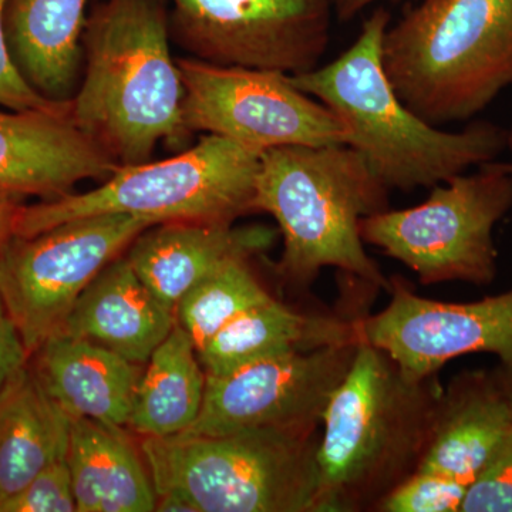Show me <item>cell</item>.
Returning <instances> with one entry per match:
<instances>
[{
  "label": "cell",
  "instance_id": "obj_1",
  "mask_svg": "<svg viewBox=\"0 0 512 512\" xmlns=\"http://www.w3.org/2000/svg\"><path fill=\"white\" fill-rule=\"evenodd\" d=\"M170 40L167 0H97L87 15L70 116L119 165L147 163L161 141L180 148L192 136Z\"/></svg>",
  "mask_w": 512,
  "mask_h": 512
},
{
  "label": "cell",
  "instance_id": "obj_2",
  "mask_svg": "<svg viewBox=\"0 0 512 512\" xmlns=\"http://www.w3.org/2000/svg\"><path fill=\"white\" fill-rule=\"evenodd\" d=\"M443 390L439 375L414 376L360 336L323 413L313 512H376L419 470Z\"/></svg>",
  "mask_w": 512,
  "mask_h": 512
},
{
  "label": "cell",
  "instance_id": "obj_3",
  "mask_svg": "<svg viewBox=\"0 0 512 512\" xmlns=\"http://www.w3.org/2000/svg\"><path fill=\"white\" fill-rule=\"evenodd\" d=\"M390 23L389 10L379 6L348 50L325 66L291 76L293 84L338 116L348 131L346 144L390 191L433 188L497 160L508 148L507 128L474 121L461 131L441 130L399 99L382 63Z\"/></svg>",
  "mask_w": 512,
  "mask_h": 512
},
{
  "label": "cell",
  "instance_id": "obj_4",
  "mask_svg": "<svg viewBox=\"0 0 512 512\" xmlns=\"http://www.w3.org/2000/svg\"><path fill=\"white\" fill-rule=\"evenodd\" d=\"M390 190L348 144L284 146L261 153L254 210L275 218L284 238L282 281L308 288L323 268L389 289L367 255L360 222L389 210Z\"/></svg>",
  "mask_w": 512,
  "mask_h": 512
},
{
  "label": "cell",
  "instance_id": "obj_5",
  "mask_svg": "<svg viewBox=\"0 0 512 512\" xmlns=\"http://www.w3.org/2000/svg\"><path fill=\"white\" fill-rule=\"evenodd\" d=\"M382 63L421 120H471L512 87V0H421L384 32Z\"/></svg>",
  "mask_w": 512,
  "mask_h": 512
},
{
  "label": "cell",
  "instance_id": "obj_6",
  "mask_svg": "<svg viewBox=\"0 0 512 512\" xmlns=\"http://www.w3.org/2000/svg\"><path fill=\"white\" fill-rule=\"evenodd\" d=\"M319 429H248L140 440L156 494L194 512H313Z\"/></svg>",
  "mask_w": 512,
  "mask_h": 512
},
{
  "label": "cell",
  "instance_id": "obj_7",
  "mask_svg": "<svg viewBox=\"0 0 512 512\" xmlns=\"http://www.w3.org/2000/svg\"><path fill=\"white\" fill-rule=\"evenodd\" d=\"M259 165V151L204 134L194 146L167 160L120 165L94 190L20 205L13 235L33 237L63 222L100 214L137 215L157 224H234L255 212Z\"/></svg>",
  "mask_w": 512,
  "mask_h": 512
},
{
  "label": "cell",
  "instance_id": "obj_8",
  "mask_svg": "<svg viewBox=\"0 0 512 512\" xmlns=\"http://www.w3.org/2000/svg\"><path fill=\"white\" fill-rule=\"evenodd\" d=\"M511 208L512 174L490 161L434 185L423 204L366 217L360 234L416 272L423 285H490L497 275L494 228Z\"/></svg>",
  "mask_w": 512,
  "mask_h": 512
},
{
  "label": "cell",
  "instance_id": "obj_9",
  "mask_svg": "<svg viewBox=\"0 0 512 512\" xmlns=\"http://www.w3.org/2000/svg\"><path fill=\"white\" fill-rule=\"evenodd\" d=\"M157 222L100 214L63 222L0 248V289L10 320L32 356L55 335L90 282Z\"/></svg>",
  "mask_w": 512,
  "mask_h": 512
},
{
  "label": "cell",
  "instance_id": "obj_10",
  "mask_svg": "<svg viewBox=\"0 0 512 512\" xmlns=\"http://www.w3.org/2000/svg\"><path fill=\"white\" fill-rule=\"evenodd\" d=\"M183 77L184 127L262 151L284 146L346 144L348 131L332 110L302 92L291 76L177 59Z\"/></svg>",
  "mask_w": 512,
  "mask_h": 512
},
{
  "label": "cell",
  "instance_id": "obj_11",
  "mask_svg": "<svg viewBox=\"0 0 512 512\" xmlns=\"http://www.w3.org/2000/svg\"><path fill=\"white\" fill-rule=\"evenodd\" d=\"M167 2L171 40L202 62L298 76L329 46V0Z\"/></svg>",
  "mask_w": 512,
  "mask_h": 512
},
{
  "label": "cell",
  "instance_id": "obj_12",
  "mask_svg": "<svg viewBox=\"0 0 512 512\" xmlns=\"http://www.w3.org/2000/svg\"><path fill=\"white\" fill-rule=\"evenodd\" d=\"M359 339L261 360L225 376H207L200 416L175 437L224 436L266 427L319 429Z\"/></svg>",
  "mask_w": 512,
  "mask_h": 512
},
{
  "label": "cell",
  "instance_id": "obj_13",
  "mask_svg": "<svg viewBox=\"0 0 512 512\" xmlns=\"http://www.w3.org/2000/svg\"><path fill=\"white\" fill-rule=\"evenodd\" d=\"M392 298L359 320L360 336L414 376L470 353H491L512 369V289L476 302H440L417 295L402 276L389 279Z\"/></svg>",
  "mask_w": 512,
  "mask_h": 512
},
{
  "label": "cell",
  "instance_id": "obj_14",
  "mask_svg": "<svg viewBox=\"0 0 512 512\" xmlns=\"http://www.w3.org/2000/svg\"><path fill=\"white\" fill-rule=\"evenodd\" d=\"M120 165L70 116L55 110H0V191L43 201L72 194L82 181H104Z\"/></svg>",
  "mask_w": 512,
  "mask_h": 512
},
{
  "label": "cell",
  "instance_id": "obj_15",
  "mask_svg": "<svg viewBox=\"0 0 512 512\" xmlns=\"http://www.w3.org/2000/svg\"><path fill=\"white\" fill-rule=\"evenodd\" d=\"M276 239L278 231L265 225L161 222L141 232L126 256L141 281L175 315L178 302L194 286L231 262L264 255Z\"/></svg>",
  "mask_w": 512,
  "mask_h": 512
},
{
  "label": "cell",
  "instance_id": "obj_16",
  "mask_svg": "<svg viewBox=\"0 0 512 512\" xmlns=\"http://www.w3.org/2000/svg\"><path fill=\"white\" fill-rule=\"evenodd\" d=\"M512 431V406L494 369L464 370L441 393L419 470L470 485Z\"/></svg>",
  "mask_w": 512,
  "mask_h": 512
},
{
  "label": "cell",
  "instance_id": "obj_17",
  "mask_svg": "<svg viewBox=\"0 0 512 512\" xmlns=\"http://www.w3.org/2000/svg\"><path fill=\"white\" fill-rule=\"evenodd\" d=\"M175 323L174 313L141 281L124 252L84 289L56 333L90 340L146 365Z\"/></svg>",
  "mask_w": 512,
  "mask_h": 512
},
{
  "label": "cell",
  "instance_id": "obj_18",
  "mask_svg": "<svg viewBox=\"0 0 512 512\" xmlns=\"http://www.w3.org/2000/svg\"><path fill=\"white\" fill-rule=\"evenodd\" d=\"M367 312H301L272 298L241 313L197 355L207 376H225L272 357L312 352L360 338Z\"/></svg>",
  "mask_w": 512,
  "mask_h": 512
},
{
  "label": "cell",
  "instance_id": "obj_19",
  "mask_svg": "<svg viewBox=\"0 0 512 512\" xmlns=\"http://www.w3.org/2000/svg\"><path fill=\"white\" fill-rule=\"evenodd\" d=\"M30 357L40 382L70 417L127 429L144 365L63 333L50 336Z\"/></svg>",
  "mask_w": 512,
  "mask_h": 512
},
{
  "label": "cell",
  "instance_id": "obj_20",
  "mask_svg": "<svg viewBox=\"0 0 512 512\" xmlns=\"http://www.w3.org/2000/svg\"><path fill=\"white\" fill-rule=\"evenodd\" d=\"M89 0H6L5 35L13 63L40 96L70 103L83 72Z\"/></svg>",
  "mask_w": 512,
  "mask_h": 512
},
{
  "label": "cell",
  "instance_id": "obj_21",
  "mask_svg": "<svg viewBox=\"0 0 512 512\" xmlns=\"http://www.w3.org/2000/svg\"><path fill=\"white\" fill-rule=\"evenodd\" d=\"M66 461L77 512L156 511L146 461L123 427L70 417Z\"/></svg>",
  "mask_w": 512,
  "mask_h": 512
},
{
  "label": "cell",
  "instance_id": "obj_22",
  "mask_svg": "<svg viewBox=\"0 0 512 512\" xmlns=\"http://www.w3.org/2000/svg\"><path fill=\"white\" fill-rule=\"evenodd\" d=\"M70 416L29 363L0 392V508L67 456Z\"/></svg>",
  "mask_w": 512,
  "mask_h": 512
},
{
  "label": "cell",
  "instance_id": "obj_23",
  "mask_svg": "<svg viewBox=\"0 0 512 512\" xmlns=\"http://www.w3.org/2000/svg\"><path fill=\"white\" fill-rule=\"evenodd\" d=\"M205 384L197 349L175 323L144 365L127 429L141 439L180 436L200 416Z\"/></svg>",
  "mask_w": 512,
  "mask_h": 512
},
{
  "label": "cell",
  "instance_id": "obj_24",
  "mask_svg": "<svg viewBox=\"0 0 512 512\" xmlns=\"http://www.w3.org/2000/svg\"><path fill=\"white\" fill-rule=\"evenodd\" d=\"M274 298L251 268V259L225 265L191 289L175 308L177 325L200 350L241 313Z\"/></svg>",
  "mask_w": 512,
  "mask_h": 512
},
{
  "label": "cell",
  "instance_id": "obj_25",
  "mask_svg": "<svg viewBox=\"0 0 512 512\" xmlns=\"http://www.w3.org/2000/svg\"><path fill=\"white\" fill-rule=\"evenodd\" d=\"M467 488L453 478L417 470L384 498L376 512H461Z\"/></svg>",
  "mask_w": 512,
  "mask_h": 512
},
{
  "label": "cell",
  "instance_id": "obj_26",
  "mask_svg": "<svg viewBox=\"0 0 512 512\" xmlns=\"http://www.w3.org/2000/svg\"><path fill=\"white\" fill-rule=\"evenodd\" d=\"M77 511L72 476L66 458L46 467L0 512H74Z\"/></svg>",
  "mask_w": 512,
  "mask_h": 512
},
{
  "label": "cell",
  "instance_id": "obj_27",
  "mask_svg": "<svg viewBox=\"0 0 512 512\" xmlns=\"http://www.w3.org/2000/svg\"><path fill=\"white\" fill-rule=\"evenodd\" d=\"M461 512H512V431L468 485Z\"/></svg>",
  "mask_w": 512,
  "mask_h": 512
},
{
  "label": "cell",
  "instance_id": "obj_28",
  "mask_svg": "<svg viewBox=\"0 0 512 512\" xmlns=\"http://www.w3.org/2000/svg\"><path fill=\"white\" fill-rule=\"evenodd\" d=\"M6 0H0V106L8 110H55L69 103H55L40 96L23 79L10 56L5 35Z\"/></svg>",
  "mask_w": 512,
  "mask_h": 512
},
{
  "label": "cell",
  "instance_id": "obj_29",
  "mask_svg": "<svg viewBox=\"0 0 512 512\" xmlns=\"http://www.w3.org/2000/svg\"><path fill=\"white\" fill-rule=\"evenodd\" d=\"M30 355L18 328L9 316L0 322V392L22 367L28 365Z\"/></svg>",
  "mask_w": 512,
  "mask_h": 512
},
{
  "label": "cell",
  "instance_id": "obj_30",
  "mask_svg": "<svg viewBox=\"0 0 512 512\" xmlns=\"http://www.w3.org/2000/svg\"><path fill=\"white\" fill-rule=\"evenodd\" d=\"M22 205V197L0 191V248L13 235V222Z\"/></svg>",
  "mask_w": 512,
  "mask_h": 512
},
{
  "label": "cell",
  "instance_id": "obj_31",
  "mask_svg": "<svg viewBox=\"0 0 512 512\" xmlns=\"http://www.w3.org/2000/svg\"><path fill=\"white\" fill-rule=\"evenodd\" d=\"M330 6H332L333 15L336 18L348 22L356 18L359 13L369 8L373 3L382 2V0H329Z\"/></svg>",
  "mask_w": 512,
  "mask_h": 512
},
{
  "label": "cell",
  "instance_id": "obj_32",
  "mask_svg": "<svg viewBox=\"0 0 512 512\" xmlns=\"http://www.w3.org/2000/svg\"><path fill=\"white\" fill-rule=\"evenodd\" d=\"M494 372L495 375H497L498 382L503 386L505 394H507L508 399H510L512 406V369L500 365L494 367Z\"/></svg>",
  "mask_w": 512,
  "mask_h": 512
},
{
  "label": "cell",
  "instance_id": "obj_33",
  "mask_svg": "<svg viewBox=\"0 0 512 512\" xmlns=\"http://www.w3.org/2000/svg\"><path fill=\"white\" fill-rule=\"evenodd\" d=\"M8 316L6 313L5 302H3L2 289H0V322Z\"/></svg>",
  "mask_w": 512,
  "mask_h": 512
},
{
  "label": "cell",
  "instance_id": "obj_34",
  "mask_svg": "<svg viewBox=\"0 0 512 512\" xmlns=\"http://www.w3.org/2000/svg\"><path fill=\"white\" fill-rule=\"evenodd\" d=\"M508 148L512 151V128L508 130Z\"/></svg>",
  "mask_w": 512,
  "mask_h": 512
},
{
  "label": "cell",
  "instance_id": "obj_35",
  "mask_svg": "<svg viewBox=\"0 0 512 512\" xmlns=\"http://www.w3.org/2000/svg\"><path fill=\"white\" fill-rule=\"evenodd\" d=\"M505 170L510 171L512 174V163H504Z\"/></svg>",
  "mask_w": 512,
  "mask_h": 512
}]
</instances>
